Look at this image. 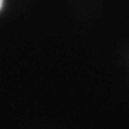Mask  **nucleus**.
I'll return each instance as SVG.
<instances>
[{
	"mask_svg": "<svg viewBox=\"0 0 129 129\" xmlns=\"http://www.w3.org/2000/svg\"><path fill=\"white\" fill-rule=\"evenodd\" d=\"M2 3H3V0H0V10H1V8H2Z\"/></svg>",
	"mask_w": 129,
	"mask_h": 129,
	"instance_id": "f257e3e1",
	"label": "nucleus"
}]
</instances>
